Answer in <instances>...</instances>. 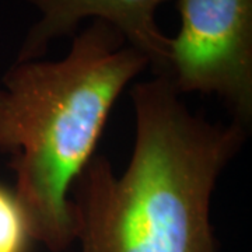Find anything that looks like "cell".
Here are the masks:
<instances>
[{"mask_svg":"<svg viewBox=\"0 0 252 252\" xmlns=\"http://www.w3.org/2000/svg\"><path fill=\"white\" fill-rule=\"evenodd\" d=\"M28 238L27 223L17 199L0 187V252H24Z\"/></svg>","mask_w":252,"mask_h":252,"instance_id":"cell-5","label":"cell"},{"mask_svg":"<svg viewBox=\"0 0 252 252\" xmlns=\"http://www.w3.org/2000/svg\"><path fill=\"white\" fill-rule=\"evenodd\" d=\"M130 98L135 143L125 172L94 154L70 188L81 252H219L212 196L247 129L190 112L165 77L136 83Z\"/></svg>","mask_w":252,"mask_h":252,"instance_id":"cell-1","label":"cell"},{"mask_svg":"<svg viewBox=\"0 0 252 252\" xmlns=\"http://www.w3.org/2000/svg\"><path fill=\"white\" fill-rule=\"evenodd\" d=\"M147 69L149 59L119 30L93 20L63 59L14 62L1 77L0 152L11 157L13 193L30 238L51 252L76 240L73 182L94 156L118 97Z\"/></svg>","mask_w":252,"mask_h":252,"instance_id":"cell-2","label":"cell"},{"mask_svg":"<svg viewBox=\"0 0 252 252\" xmlns=\"http://www.w3.org/2000/svg\"><path fill=\"white\" fill-rule=\"evenodd\" d=\"M181 27L171 38L165 79L182 94H215L233 122L252 121V0H177Z\"/></svg>","mask_w":252,"mask_h":252,"instance_id":"cell-3","label":"cell"},{"mask_svg":"<svg viewBox=\"0 0 252 252\" xmlns=\"http://www.w3.org/2000/svg\"><path fill=\"white\" fill-rule=\"evenodd\" d=\"M39 11L28 30L16 62L36 61L55 39L76 34L86 18L101 20L119 30L127 44L149 59L154 76L167 77L171 38L162 32L156 13L167 0H24Z\"/></svg>","mask_w":252,"mask_h":252,"instance_id":"cell-4","label":"cell"}]
</instances>
